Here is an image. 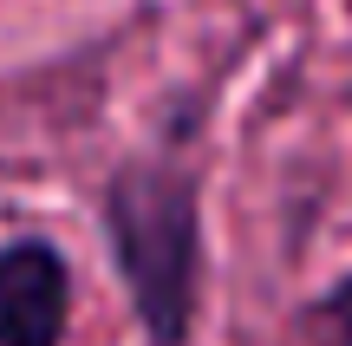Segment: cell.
I'll list each match as a JSON object with an SVG mask.
<instances>
[{"mask_svg":"<svg viewBox=\"0 0 352 346\" xmlns=\"http://www.w3.org/2000/svg\"><path fill=\"white\" fill-rule=\"evenodd\" d=\"M104 248L151 346H189L202 314V177L183 157H131L104 183Z\"/></svg>","mask_w":352,"mask_h":346,"instance_id":"1","label":"cell"},{"mask_svg":"<svg viewBox=\"0 0 352 346\" xmlns=\"http://www.w3.org/2000/svg\"><path fill=\"white\" fill-rule=\"evenodd\" d=\"M72 327V268L46 235L0 242V346H59Z\"/></svg>","mask_w":352,"mask_h":346,"instance_id":"2","label":"cell"},{"mask_svg":"<svg viewBox=\"0 0 352 346\" xmlns=\"http://www.w3.org/2000/svg\"><path fill=\"white\" fill-rule=\"evenodd\" d=\"M300 334L314 346H352V268L300 307Z\"/></svg>","mask_w":352,"mask_h":346,"instance_id":"3","label":"cell"}]
</instances>
